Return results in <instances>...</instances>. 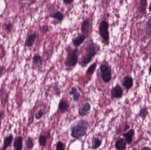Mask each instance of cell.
<instances>
[{"instance_id": "13", "label": "cell", "mask_w": 151, "mask_h": 150, "mask_svg": "<svg viewBox=\"0 0 151 150\" xmlns=\"http://www.w3.org/2000/svg\"><path fill=\"white\" fill-rule=\"evenodd\" d=\"M147 0H140L138 10L141 14H145L147 13Z\"/></svg>"}, {"instance_id": "14", "label": "cell", "mask_w": 151, "mask_h": 150, "mask_svg": "<svg viewBox=\"0 0 151 150\" xmlns=\"http://www.w3.org/2000/svg\"><path fill=\"white\" fill-rule=\"evenodd\" d=\"M135 135V131L133 129H131L128 131L126 133H123V136L125 138L127 144H131L133 139V137Z\"/></svg>"}, {"instance_id": "33", "label": "cell", "mask_w": 151, "mask_h": 150, "mask_svg": "<svg viewBox=\"0 0 151 150\" xmlns=\"http://www.w3.org/2000/svg\"><path fill=\"white\" fill-rule=\"evenodd\" d=\"M5 69H6V68H5V67L4 66H1L0 67V76L2 75Z\"/></svg>"}, {"instance_id": "27", "label": "cell", "mask_w": 151, "mask_h": 150, "mask_svg": "<svg viewBox=\"0 0 151 150\" xmlns=\"http://www.w3.org/2000/svg\"><path fill=\"white\" fill-rule=\"evenodd\" d=\"M44 110L43 109H40L35 114V118L37 120L40 119L42 118L44 115Z\"/></svg>"}, {"instance_id": "38", "label": "cell", "mask_w": 151, "mask_h": 150, "mask_svg": "<svg viewBox=\"0 0 151 150\" xmlns=\"http://www.w3.org/2000/svg\"><path fill=\"white\" fill-rule=\"evenodd\" d=\"M148 10H149V12H151V1L150 2V5L148 7Z\"/></svg>"}, {"instance_id": "22", "label": "cell", "mask_w": 151, "mask_h": 150, "mask_svg": "<svg viewBox=\"0 0 151 150\" xmlns=\"http://www.w3.org/2000/svg\"><path fill=\"white\" fill-rule=\"evenodd\" d=\"M25 144L26 147L28 149H31L34 146V143H33V139L31 137H28L27 139L25 141Z\"/></svg>"}, {"instance_id": "18", "label": "cell", "mask_w": 151, "mask_h": 150, "mask_svg": "<svg viewBox=\"0 0 151 150\" xmlns=\"http://www.w3.org/2000/svg\"><path fill=\"white\" fill-rule=\"evenodd\" d=\"M50 17L61 22L65 17V15L61 11H56L51 14Z\"/></svg>"}, {"instance_id": "26", "label": "cell", "mask_w": 151, "mask_h": 150, "mask_svg": "<svg viewBox=\"0 0 151 150\" xmlns=\"http://www.w3.org/2000/svg\"><path fill=\"white\" fill-rule=\"evenodd\" d=\"M148 114V111H147V108H143L140 109L139 113V116L143 118H145L146 117Z\"/></svg>"}, {"instance_id": "10", "label": "cell", "mask_w": 151, "mask_h": 150, "mask_svg": "<svg viewBox=\"0 0 151 150\" xmlns=\"http://www.w3.org/2000/svg\"><path fill=\"white\" fill-rule=\"evenodd\" d=\"M123 85L127 89H130L133 85V79L131 76H125L124 77L122 82Z\"/></svg>"}, {"instance_id": "4", "label": "cell", "mask_w": 151, "mask_h": 150, "mask_svg": "<svg viewBox=\"0 0 151 150\" xmlns=\"http://www.w3.org/2000/svg\"><path fill=\"white\" fill-rule=\"evenodd\" d=\"M78 49L76 48L68 53L66 58L65 60V63L66 66L68 67H75L78 62Z\"/></svg>"}, {"instance_id": "37", "label": "cell", "mask_w": 151, "mask_h": 150, "mask_svg": "<svg viewBox=\"0 0 151 150\" xmlns=\"http://www.w3.org/2000/svg\"><path fill=\"white\" fill-rule=\"evenodd\" d=\"M130 128V125H128L127 124H126V125H125V129H124V131H125L127 130H128V129H129V128Z\"/></svg>"}, {"instance_id": "7", "label": "cell", "mask_w": 151, "mask_h": 150, "mask_svg": "<svg viewBox=\"0 0 151 150\" xmlns=\"http://www.w3.org/2000/svg\"><path fill=\"white\" fill-rule=\"evenodd\" d=\"M86 37V35H84L82 33L79 34L77 37L73 38L72 40L73 45L76 48L79 47L85 41Z\"/></svg>"}, {"instance_id": "35", "label": "cell", "mask_w": 151, "mask_h": 150, "mask_svg": "<svg viewBox=\"0 0 151 150\" xmlns=\"http://www.w3.org/2000/svg\"><path fill=\"white\" fill-rule=\"evenodd\" d=\"M21 1H28L30 2L31 4L35 3L36 1V0H21Z\"/></svg>"}, {"instance_id": "2", "label": "cell", "mask_w": 151, "mask_h": 150, "mask_svg": "<svg viewBox=\"0 0 151 150\" xmlns=\"http://www.w3.org/2000/svg\"><path fill=\"white\" fill-rule=\"evenodd\" d=\"M109 26L108 21L106 20L102 21L99 26V35L107 44H108L110 41Z\"/></svg>"}, {"instance_id": "12", "label": "cell", "mask_w": 151, "mask_h": 150, "mask_svg": "<svg viewBox=\"0 0 151 150\" xmlns=\"http://www.w3.org/2000/svg\"><path fill=\"white\" fill-rule=\"evenodd\" d=\"M127 142L125 139L121 138L116 141L115 146L116 149L118 150H123L126 149Z\"/></svg>"}, {"instance_id": "11", "label": "cell", "mask_w": 151, "mask_h": 150, "mask_svg": "<svg viewBox=\"0 0 151 150\" xmlns=\"http://www.w3.org/2000/svg\"><path fill=\"white\" fill-rule=\"evenodd\" d=\"M90 27V20L88 19H85L82 22L80 27L81 33L86 35L89 33Z\"/></svg>"}, {"instance_id": "20", "label": "cell", "mask_w": 151, "mask_h": 150, "mask_svg": "<svg viewBox=\"0 0 151 150\" xmlns=\"http://www.w3.org/2000/svg\"><path fill=\"white\" fill-rule=\"evenodd\" d=\"M43 57L40 55L37 54L33 56V63L34 65L41 66L43 65Z\"/></svg>"}, {"instance_id": "25", "label": "cell", "mask_w": 151, "mask_h": 150, "mask_svg": "<svg viewBox=\"0 0 151 150\" xmlns=\"http://www.w3.org/2000/svg\"><path fill=\"white\" fill-rule=\"evenodd\" d=\"M96 66H97V64L95 63H93L92 65H91V66L88 68L86 72L87 75H93L94 72L95 70Z\"/></svg>"}, {"instance_id": "6", "label": "cell", "mask_w": 151, "mask_h": 150, "mask_svg": "<svg viewBox=\"0 0 151 150\" xmlns=\"http://www.w3.org/2000/svg\"><path fill=\"white\" fill-rule=\"evenodd\" d=\"M110 95L112 99H121L123 96V90L119 85L117 84L110 90Z\"/></svg>"}, {"instance_id": "19", "label": "cell", "mask_w": 151, "mask_h": 150, "mask_svg": "<svg viewBox=\"0 0 151 150\" xmlns=\"http://www.w3.org/2000/svg\"><path fill=\"white\" fill-rule=\"evenodd\" d=\"M69 104L66 101H61L58 105V109L61 113H64L68 110Z\"/></svg>"}, {"instance_id": "8", "label": "cell", "mask_w": 151, "mask_h": 150, "mask_svg": "<svg viewBox=\"0 0 151 150\" xmlns=\"http://www.w3.org/2000/svg\"><path fill=\"white\" fill-rule=\"evenodd\" d=\"M91 104L88 103L82 104L78 109V113L80 116L84 117L87 115L91 110Z\"/></svg>"}, {"instance_id": "28", "label": "cell", "mask_w": 151, "mask_h": 150, "mask_svg": "<svg viewBox=\"0 0 151 150\" xmlns=\"http://www.w3.org/2000/svg\"><path fill=\"white\" fill-rule=\"evenodd\" d=\"M39 30L43 33H46L49 30V27L48 25H43L39 27Z\"/></svg>"}, {"instance_id": "32", "label": "cell", "mask_w": 151, "mask_h": 150, "mask_svg": "<svg viewBox=\"0 0 151 150\" xmlns=\"http://www.w3.org/2000/svg\"><path fill=\"white\" fill-rule=\"evenodd\" d=\"M64 4L66 5H71L73 2L74 0H62Z\"/></svg>"}, {"instance_id": "5", "label": "cell", "mask_w": 151, "mask_h": 150, "mask_svg": "<svg viewBox=\"0 0 151 150\" xmlns=\"http://www.w3.org/2000/svg\"><path fill=\"white\" fill-rule=\"evenodd\" d=\"M100 70L101 73V77L105 83L109 82L112 78V71L111 67L107 64L103 63L100 66Z\"/></svg>"}, {"instance_id": "34", "label": "cell", "mask_w": 151, "mask_h": 150, "mask_svg": "<svg viewBox=\"0 0 151 150\" xmlns=\"http://www.w3.org/2000/svg\"><path fill=\"white\" fill-rule=\"evenodd\" d=\"M5 115V112L4 111H1L0 112V118H1L3 116ZM1 122L0 121V128L1 127Z\"/></svg>"}, {"instance_id": "15", "label": "cell", "mask_w": 151, "mask_h": 150, "mask_svg": "<svg viewBox=\"0 0 151 150\" xmlns=\"http://www.w3.org/2000/svg\"><path fill=\"white\" fill-rule=\"evenodd\" d=\"M23 138L21 136L16 137L15 138L13 145L14 149L15 150H21L23 148Z\"/></svg>"}, {"instance_id": "9", "label": "cell", "mask_w": 151, "mask_h": 150, "mask_svg": "<svg viewBox=\"0 0 151 150\" xmlns=\"http://www.w3.org/2000/svg\"><path fill=\"white\" fill-rule=\"evenodd\" d=\"M38 35L36 33H33L29 35L25 40L24 46L28 47H32Z\"/></svg>"}, {"instance_id": "17", "label": "cell", "mask_w": 151, "mask_h": 150, "mask_svg": "<svg viewBox=\"0 0 151 150\" xmlns=\"http://www.w3.org/2000/svg\"><path fill=\"white\" fill-rule=\"evenodd\" d=\"M69 94L70 95L73 96V99L74 101L78 102L80 98V94L78 91V89L75 87L71 88V89L69 91Z\"/></svg>"}, {"instance_id": "23", "label": "cell", "mask_w": 151, "mask_h": 150, "mask_svg": "<svg viewBox=\"0 0 151 150\" xmlns=\"http://www.w3.org/2000/svg\"><path fill=\"white\" fill-rule=\"evenodd\" d=\"M47 137L43 135H41L38 138V143L40 146L44 147L46 144Z\"/></svg>"}, {"instance_id": "39", "label": "cell", "mask_w": 151, "mask_h": 150, "mask_svg": "<svg viewBox=\"0 0 151 150\" xmlns=\"http://www.w3.org/2000/svg\"><path fill=\"white\" fill-rule=\"evenodd\" d=\"M149 71L150 74H151V65H150V67L149 68Z\"/></svg>"}, {"instance_id": "1", "label": "cell", "mask_w": 151, "mask_h": 150, "mask_svg": "<svg viewBox=\"0 0 151 150\" xmlns=\"http://www.w3.org/2000/svg\"><path fill=\"white\" fill-rule=\"evenodd\" d=\"M88 122L86 120H79L75 123L71 127V136L73 138L79 139L86 134L88 130Z\"/></svg>"}, {"instance_id": "16", "label": "cell", "mask_w": 151, "mask_h": 150, "mask_svg": "<svg viewBox=\"0 0 151 150\" xmlns=\"http://www.w3.org/2000/svg\"><path fill=\"white\" fill-rule=\"evenodd\" d=\"M13 138L14 136L12 134H10L7 137H6L4 139L3 146L1 149V150H6L11 145L13 142Z\"/></svg>"}, {"instance_id": "36", "label": "cell", "mask_w": 151, "mask_h": 150, "mask_svg": "<svg viewBox=\"0 0 151 150\" xmlns=\"http://www.w3.org/2000/svg\"><path fill=\"white\" fill-rule=\"evenodd\" d=\"M141 150H151V147H148V146H145V147H143V148H142V149H141Z\"/></svg>"}, {"instance_id": "31", "label": "cell", "mask_w": 151, "mask_h": 150, "mask_svg": "<svg viewBox=\"0 0 151 150\" xmlns=\"http://www.w3.org/2000/svg\"><path fill=\"white\" fill-rule=\"evenodd\" d=\"M13 25L11 23H9L8 24H7L6 26V30L7 31H11V30L13 29Z\"/></svg>"}, {"instance_id": "29", "label": "cell", "mask_w": 151, "mask_h": 150, "mask_svg": "<svg viewBox=\"0 0 151 150\" xmlns=\"http://www.w3.org/2000/svg\"><path fill=\"white\" fill-rule=\"evenodd\" d=\"M56 150H64V144L61 141H58L57 143L56 146Z\"/></svg>"}, {"instance_id": "21", "label": "cell", "mask_w": 151, "mask_h": 150, "mask_svg": "<svg viewBox=\"0 0 151 150\" xmlns=\"http://www.w3.org/2000/svg\"><path fill=\"white\" fill-rule=\"evenodd\" d=\"M102 141L97 137H93L92 139V148L96 149L99 148L101 145Z\"/></svg>"}, {"instance_id": "3", "label": "cell", "mask_w": 151, "mask_h": 150, "mask_svg": "<svg viewBox=\"0 0 151 150\" xmlns=\"http://www.w3.org/2000/svg\"><path fill=\"white\" fill-rule=\"evenodd\" d=\"M96 54V48L93 42L88 44L86 49V52L82 59V63L85 65L90 63Z\"/></svg>"}, {"instance_id": "24", "label": "cell", "mask_w": 151, "mask_h": 150, "mask_svg": "<svg viewBox=\"0 0 151 150\" xmlns=\"http://www.w3.org/2000/svg\"><path fill=\"white\" fill-rule=\"evenodd\" d=\"M146 34L149 36H151V15L149 16L146 23Z\"/></svg>"}, {"instance_id": "30", "label": "cell", "mask_w": 151, "mask_h": 150, "mask_svg": "<svg viewBox=\"0 0 151 150\" xmlns=\"http://www.w3.org/2000/svg\"><path fill=\"white\" fill-rule=\"evenodd\" d=\"M53 88V90L55 91V94L58 96H59L61 92L60 89V88H59L58 85L55 84Z\"/></svg>"}, {"instance_id": "40", "label": "cell", "mask_w": 151, "mask_h": 150, "mask_svg": "<svg viewBox=\"0 0 151 150\" xmlns=\"http://www.w3.org/2000/svg\"><path fill=\"white\" fill-rule=\"evenodd\" d=\"M150 90H151V89H150Z\"/></svg>"}]
</instances>
